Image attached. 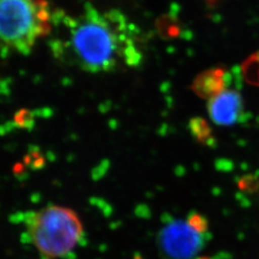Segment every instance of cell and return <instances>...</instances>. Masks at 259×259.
<instances>
[{
    "label": "cell",
    "mask_w": 259,
    "mask_h": 259,
    "mask_svg": "<svg viewBox=\"0 0 259 259\" xmlns=\"http://www.w3.org/2000/svg\"><path fill=\"white\" fill-rule=\"evenodd\" d=\"M24 225L32 245L44 259L68 256L83 238V227L71 208L49 205L28 212Z\"/></svg>",
    "instance_id": "obj_2"
},
{
    "label": "cell",
    "mask_w": 259,
    "mask_h": 259,
    "mask_svg": "<svg viewBox=\"0 0 259 259\" xmlns=\"http://www.w3.org/2000/svg\"><path fill=\"white\" fill-rule=\"evenodd\" d=\"M31 113L27 111H19V113L16 115V122L20 125V126H30L31 123Z\"/></svg>",
    "instance_id": "obj_12"
},
{
    "label": "cell",
    "mask_w": 259,
    "mask_h": 259,
    "mask_svg": "<svg viewBox=\"0 0 259 259\" xmlns=\"http://www.w3.org/2000/svg\"><path fill=\"white\" fill-rule=\"evenodd\" d=\"M2 42L20 54H30L39 37V22L34 0L0 1Z\"/></svg>",
    "instance_id": "obj_3"
},
{
    "label": "cell",
    "mask_w": 259,
    "mask_h": 259,
    "mask_svg": "<svg viewBox=\"0 0 259 259\" xmlns=\"http://www.w3.org/2000/svg\"><path fill=\"white\" fill-rule=\"evenodd\" d=\"M62 19L69 28L65 51L83 70L108 72L120 64H139L140 52L127 19L118 10L101 15L91 3H85L84 12L78 19Z\"/></svg>",
    "instance_id": "obj_1"
},
{
    "label": "cell",
    "mask_w": 259,
    "mask_h": 259,
    "mask_svg": "<svg viewBox=\"0 0 259 259\" xmlns=\"http://www.w3.org/2000/svg\"><path fill=\"white\" fill-rule=\"evenodd\" d=\"M236 183L241 191L252 194L259 189V175L252 174V173L245 174L243 176L237 178Z\"/></svg>",
    "instance_id": "obj_10"
},
{
    "label": "cell",
    "mask_w": 259,
    "mask_h": 259,
    "mask_svg": "<svg viewBox=\"0 0 259 259\" xmlns=\"http://www.w3.org/2000/svg\"><path fill=\"white\" fill-rule=\"evenodd\" d=\"M207 111L211 120L219 126L245 123L250 118L241 93L234 90H226L209 99Z\"/></svg>",
    "instance_id": "obj_5"
},
{
    "label": "cell",
    "mask_w": 259,
    "mask_h": 259,
    "mask_svg": "<svg viewBox=\"0 0 259 259\" xmlns=\"http://www.w3.org/2000/svg\"><path fill=\"white\" fill-rule=\"evenodd\" d=\"M189 128L192 136L200 143L209 147H215L216 140L213 138L212 130L204 118H201V117L192 118L189 123Z\"/></svg>",
    "instance_id": "obj_7"
},
{
    "label": "cell",
    "mask_w": 259,
    "mask_h": 259,
    "mask_svg": "<svg viewBox=\"0 0 259 259\" xmlns=\"http://www.w3.org/2000/svg\"><path fill=\"white\" fill-rule=\"evenodd\" d=\"M204 1L209 7H215L219 2H221V0H204Z\"/></svg>",
    "instance_id": "obj_13"
},
{
    "label": "cell",
    "mask_w": 259,
    "mask_h": 259,
    "mask_svg": "<svg viewBox=\"0 0 259 259\" xmlns=\"http://www.w3.org/2000/svg\"><path fill=\"white\" fill-rule=\"evenodd\" d=\"M198 259H210V258H207V257H201V258H198Z\"/></svg>",
    "instance_id": "obj_14"
},
{
    "label": "cell",
    "mask_w": 259,
    "mask_h": 259,
    "mask_svg": "<svg viewBox=\"0 0 259 259\" xmlns=\"http://www.w3.org/2000/svg\"><path fill=\"white\" fill-rule=\"evenodd\" d=\"M187 223L194 228L196 231L202 232V233H209L208 232V222L207 219L200 213L192 211L189 213V215L186 218Z\"/></svg>",
    "instance_id": "obj_11"
},
{
    "label": "cell",
    "mask_w": 259,
    "mask_h": 259,
    "mask_svg": "<svg viewBox=\"0 0 259 259\" xmlns=\"http://www.w3.org/2000/svg\"><path fill=\"white\" fill-rule=\"evenodd\" d=\"M157 27L158 31L168 37H177L181 33V25L177 20L176 16L168 14L157 19Z\"/></svg>",
    "instance_id": "obj_9"
},
{
    "label": "cell",
    "mask_w": 259,
    "mask_h": 259,
    "mask_svg": "<svg viewBox=\"0 0 259 259\" xmlns=\"http://www.w3.org/2000/svg\"><path fill=\"white\" fill-rule=\"evenodd\" d=\"M210 237V233L196 231L186 220H175L158 232L157 249L161 259H192L203 250Z\"/></svg>",
    "instance_id": "obj_4"
},
{
    "label": "cell",
    "mask_w": 259,
    "mask_h": 259,
    "mask_svg": "<svg viewBox=\"0 0 259 259\" xmlns=\"http://www.w3.org/2000/svg\"><path fill=\"white\" fill-rule=\"evenodd\" d=\"M240 66H235V70L229 71L226 67L218 66L200 73L192 83V91L204 99H211L222 93L231 85L233 79H242Z\"/></svg>",
    "instance_id": "obj_6"
},
{
    "label": "cell",
    "mask_w": 259,
    "mask_h": 259,
    "mask_svg": "<svg viewBox=\"0 0 259 259\" xmlns=\"http://www.w3.org/2000/svg\"><path fill=\"white\" fill-rule=\"evenodd\" d=\"M240 68L242 77L247 83L259 87V51L246 59Z\"/></svg>",
    "instance_id": "obj_8"
}]
</instances>
